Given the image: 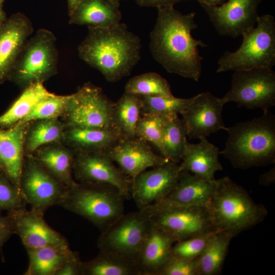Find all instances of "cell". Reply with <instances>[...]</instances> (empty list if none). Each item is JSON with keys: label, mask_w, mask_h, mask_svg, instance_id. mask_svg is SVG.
Wrapping results in <instances>:
<instances>
[{"label": "cell", "mask_w": 275, "mask_h": 275, "mask_svg": "<svg viewBox=\"0 0 275 275\" xmlns=\"http://www.w3.org/2000/svg\"><path fill=\"white\" fill-rule=\"evenodd\" d=\"M156 23L150 35V49L154 60L168 72L198 81L203 57L198 47L207 46L194 38L198 28L196 13L183 14L173 5L157 8Z\"/></svg>", "instance_id": "6da1fadb"}, {"label": "cell", "mask_w": 275, "mask_h": 275, "mask_svg": "<svg viewBox=\"0 0 275 275\" xmlns=\"http://www.w3.org/2000/svg\"><path fill=\"white\" fill-rule=\"evenodd\" d=\"M88 28L87 36L78 47L79 58L109 82L130 74L141 58L140 38L121 22L111 28Z\"/></svg>", "instance_id": "7a4b0ae2"}, {"label": "cell", "mask_w": 275, "mask_h": 275, "mask_svg": "<svg viewBox=\"0 0 275 275\" xmlns=\"http://www.w3.org/2000/svg\"><path fill=\"white\" fill-rule=\"evenodd\" d=\"M226 131L228 138L220 154L234 168L248 169L274 163L275 116L269 110Z\"/></svg>", "instance_id": "3957f363"}, {"label": "cell", "mask_w": 275, "mask_h": 275, "mask_svg": "<svg viewBox=\"0 0 275 275\" xmlns=\"http://www.w3.org/2000/svg\"><path fill=\"white\" fill-rule=\"evenodd\" d=\"M207 208L215 229L233 237L261 223L268 213L264 205L255 203L229 177L216 179Z\"/></svg>", "instance_id": "277c9868"}, {"label": "cell", "mask_w": 275, "mask_h": 275, "mask_svg": "<svg viewBox=\"0 0 275 275\" xmlns=\"http://www.w3.org/2000/svg\"><path fill=\"white\" fill-rule=\"evenodd\" d=\"M124 199L110 184L77 183L67 188L59 205L85 218L102 232L124 214Z\"/></svg>", "instance_id": "5b68a950"}, {"label": "cell", "mask_w": 275, "mask_h": 275, "mask_svg": "<svg viewBox=\"0 0 275 275\" xmlns=\"http://www.w3.org/2000/svg\"><path fill=\"white\" fill-rule=\"evenodd\" d=\"M257 25L242 35L240 47L226 51L217 62V73L275 65V19L271 14L259 16Z\"/></svg>", "instance_id": "8992f818"}, {"label": "cell", "mask_w": 275, "mask_h": 275, "mask_svg": "<svg viewBox=\"0 0 275 275\" xmlns=\"http://www.w3.org/2000/svg\"><path fill=\"white\" fill-rule=\"evenodd\" d=\"M58 63L56 38L51 31L40 29L25 44L9 80L24 88L43 84L56 74Z\"/></svg>", "instance_id": "52a82bcc"}, {"label": "cell", "mask_w": 275, "mask_h": 275, "mask_svg": "<svg viewBox=\"0 0 275 275\" xmlns=\"http://www.w3.org/2000/svg\"><path fill=\"white\" fill-rule=\"evenodd\" d=\"M221 99L224 105L232 102L266 112L275 105V72L269 67L234 71L230 90Z\"/></svg>", "instance_id": "ba28073f"}, {"label": "cell", "mask_w": 275, "mask_h": 275, "mask_svg": "<svg viewBox=\"0 0 275 275\" xmlns=\"http://www.w3.org/2000/svg\"><path fill=\"white\" fill-rule=\"evenodd\" d=\"M153 224L144 210L124 214L101 232L97 241L99 250L114 253L135 261Z\"/></svg>", "instance_id": "9c48e42d"}, {"label": "cell", "mask_w": 275, "mask_h": 275, "mask_svg": "<svg viewBox=\"0 0 275 275\" xmlns=\"http://www.w3.org/2000/svg\"><path fill=\"white\" fill-rule=\"evenodd\" d=\"M114 102L105 95L101 88L85 84L70 95L64 114L65 126L114 128Z\"/></svg>", "instance_id": "30bf717a"}, {"label": "cell", "mask_w": 275, "mask_h": 275, "mask_svg": "<svg viewBox=\"0 0 275 275\" xmlns=\"http://www.w3.org/2000/svg\"><path fill=\"white\" fill-rule=\"evenodd\" d=\"M20 188L31 208L44 213L50 207L59 205L67 187L28 154L24 159Z\"/></svg>", "instance_id": "8fae6325"}, {"label": "cell", "mask_w": 275, "mask_h": 275, "mask_svg": "<svg viewBox=\"0 0 275 275\" xmlns=\"http://www.w3.org/2000/svg\"><path fill=\"white\" fill-rule=\"evenodd\" d=\"M73 175L79 183L107 184L131 197L132 180L117 167L106 151H74Z\"/></svg>", "instance_id": "7c38bea8"}, {"label": "cell", "mask_w": 275, "mask_h": 275, "mask_svg": "<svg viewBox=\"0 0 275 275\" xmlns=\"http://www.w3.org/2000/svg\"><path fill=\"white\" fill-rule=\"evenodd\" d=\"M148 215L154 223L170 233L176 242L217 231L213 225L207 207L172 206Z\"/></svg>", "instance_id": "4fadbf2b"}, {"label": "cell", "mask_w": 275, "mask_h": 275, "mask_svg": "<svg viewBox=\"0 0 275 275\" xmlns=\"http://www.w3.org/2000/svg\"><path fill=\"white\" fill-rule=\"evenodd\" d=\"M262 0H227L219 6L200 4L221 36L236 38L255 26Z\"/></svg>", "instance_id": "5bb4252c"}, {"label": "cell", "mask_w": 275, "mask_h": 275, "mask_svg": "<svg viewBox=\"0 0 275 275\" xmlns=\"http://www.w3.org/2000/svg\"><path fill=\"white\" fill-rule=\"evenodd\" d=\"M44 214L23 207L8 211L7 215L12 221L15 234L19 236L25 249L45 246L70 249L67 239L47 224Z\"/></svg>", "instance_id": "9a60e30c"}, {"label": "cell", "mask_w": 275, "mask_h": 275, "mask_svg": "<svg viewBox=\"0 0 275 275\" xmlns=\"http://www.w3.org/2000/svg\"><path fill=\"white\" fill-rule=\"evenodd\" d=\"M178 163H167L140 174L132 182L131 197L139 210H144L166 197L180 176Z\"/></svg>", "instance_id": "2e32d148"}, {"label": "cell", "mask_w": 275, "mask_h": 275, "mask_svg": "<svg viewBox=\"0 0 275 275\" xmlns=\"http://www.w3.org/2000/svg\"><path fill=\"white\" fill-rule=\"evenodd\" d=\"M224 104L221 99L209 91L194 96L186 110L181 115L189 139L206 138L220 130H226L223 120Z\"/></svg>", "instance_id": "e0dca14e"}, {"label": "cell", "mask_w": 275, "mask_h": 275, "mask_svg": "<svg viewBox=\"0 0 275 275\" xmlns=\"http://www.w3.org/2000/svg\"><path fill=\"white\" fill-rule=\"evenodd\" d=\"M106 152L122 171L130 178L132 182L147 169L169 161L162 156L155 154L147 142L137 137L122 138Z\"/></svg>", "instance_id": "ac0fdd59"}, {"label": "cell", "mask_w": 275, "mask_h": 275, "mask_svg": "<svg viewBox=\"0 0 275 275\" xmlns=\"http://www.w3.org/2000/svg\"><path fill=\"white\" fill-rule=\"evenodd\" d=\"M33 32L31 21L21 13L7 18L0 25V84L9 80L22 49Z\"/></svg>", "instance_id": "d6986e66"}, {"label": "cell", "mask_w": 275, "mask_h": 275, "mask_svg": "<svg viewBox=\"0 0 275 275\" xmlns=\"http://www.w3.org/2000/svg\"><path fill=\"white\" fill-rule=\"evenodd\" d=\"M215 186L216 179L207 180L188 172H181L173 189L163 199L142 210L149 214L172 206L207 207Z\"/></svg>", "instance_id": "ffe728a7"}, {"label": "cell", "mask_w": 275, "mask_h": 275, "mask_svg": "<svg viewBox=\"0 0 275 275\" xmlns=\"http://www.w3.org/2000/svg\"><path fill=\"white\" fill-rule=\"evenodd\" d=\"M175 242L170 233L153 222L135 259L141 275H158L173 255Z\"/></svg>", "instance_id": "44dd1931"}, {"label": "cell", "mask_w": 275, "mask_h": 275, "mask_svg": "<svg viewBox=\"0 0 275 275\" xmlns=\"http://www.w3.org/2000/svg\"><path fill=\"white\" fill-rule=\"evenodd\" d=\"M28 124L16 123L8 127H0V160L6 174L20 190Z\"/></svg>", "instance_id": "7402d4cb"}, {"label": "cell", "mask_w": 275, "mask_h": 275, "mask_svg": "<svg viewBox=\"0 0 275 275\" xmlns=\"http://www.w3.org/2000/svg\"><path fill=\"white\" fill-rule=\"evenodd\" d=\"M197 144L186 143L183 157L179 164L180 172H188L207 180H214L215 174L223 170L219 161L220 151L206 138L199 139Z\"/></svg>", "instance_id": "603a6c76"}, {"label": "cell", "mask_w": 275, "mask_h": 275, "mask_svg": "<svg viewBox=\"0 0 275 275\" xmlns=\"http://www.w3.org/2000/svg\"><path fill=\"white\" fill-rule=\"evenodd\" d=\"M119 2L113 0H84L69 16L71 24L107 28L121 23Z\"/></svg>", "instance_id": "cb8c5ba5"}, {"label": "cell", "mask_w": 275, "mask_h": 275, "mask_svg": "<svg viewBox=\"0 0 275 275\" xmlns=\"http://www.w3.org/2000/svg\"><path fill=\"white\" fill-rule=\"evenodd\" d=\"M122 138L114 128L66 127L64 142L74 151H106Z\"/></svg>", "instance_id": "d4e9b609"}, {"label": "cell", "mask_w": 275, "mask_h": 275, "mask_svg": "<svg viewBox=\"0 0 275 275\" xmlns=\"http://www.w3.org/2000/svg\"><path fill=\"white\" fill-rule=\"evenodd\" d=\"M43 146L32 154L53 177L68 188L75 185L73 178L75 152L54 143Z\"/></svg>", "instance_id": "484cf974"}, {"label": "cell", "mask_w": 275, "mask_h": 275, "mask_svg": "<svg viewBox=\"0 0 275 275\" xmlns=\"http://www.w3.org/2000/svg\"><path fill=\"white\" fill-rule=\"evenodd\" d=\"M82 275H141L136 262L122 255L100 250L93 259L82 262Z\"/></svg>", "instance_id": "4316f807"}, {"label": "cell", "mask_w": 275, "mask_h": 275, "mask_svg": "<svg viewBox=\"0 0 275 275\" xmlns=\"http://www.w3.org/2000/svg\"><path fill=\"white\" fill-rule=\"evenodd\" d=\"M142 108L141 96L132 93L125 92L114 102L113 127L122 138L136 137V127Z\"/></svg>", "instance_id": "83f0119b"}, {"label": "cell", "mask_w": 275, "mask_h": 275, "mask_svg": "<svg viewBox=\"0 0 275 275\" xmlns=\"http://www.w3.org/2000/svg\"><path fill=\"white\" fill-rule=\"evenodd\" d=\"M233 237L223 231H216L213 235L196 258L199 275H216L221 272Z\"/></svg>", "instance_id": "f1b7e54d"}, {"label": "cell", "mask_w": 275, "mask_h": 275, "mask_svg": "<svg viewBox=\"0 0 275 275\" xmlns=\"http://www.w3.org/2000/svg\"><path fill=\"white\" fill-rule=\"evenodd\" d=\"M29 265L24 275H56L72 251L54 246L26 249Z\"/></svg>", "instance_id": "f546056e"}, {"label": "cell", "mask_w": 275, "mask_h": 275, "mask_svg": "<svg viewBox=\"0 0 275 275\" xmlns=\"http://www.w3.org/2000/svg\"><path fill=\"white\" fill-rule=\"evenodd\" d=\"M42 83L32 84L23 92L10 107L0 116V127L11 126L28 115L36 104L51 95Z\"/></svg>", "instance_id": "4dcf8cb0"}, {"label": "cell", "mask_w": 275, "mask_h": 275, "mask_svg": "<svg viewBox=\"0 0 275 275\" xmlns=\"http://www.w3.org/2000/svg\"><path fill=\"white\" fill-rule=\"evenodd\" d=\"M35 121L26 136L24 146L28 154L43 146L64 141L66 126L58 118Z\"/></svg>", "instance_id": "1f68e13d"}, {"label": "cell", "mask_w": 275, "mask_h": 275, "mask_svg": "<svg viewBox=\"0 0 275 275\" xmlns=\"http://www.w3.org/2000/svg\"><path fill=\"white\" fill-rule=\"evenodd\" d=\"M187 138L186 129L182 119L178 116L169 117L163 136V156L172 161L180 162L184 155Z\"/></svg>", "instance_id": "d6a6232c"}, {"label": "cell", "mask_w": 275, "mask_h": 275, "mask_svg": "<svg viewBox=\"0 0 275 275\" xmlns=\"http://www.w3.org/2000/svg\"><path fill=\"white\" fill-rule=\"evenodd\" d=\"M125 92L140 96H173L167 80L158 73L153 72L131 78L125 85Z\"/></svg>", "instance_id": "836d02e7"}, {"label": "cell", "mask_w": 275, "mask_h": 275, "mask_svg": "<svg viewBox=\"0 0 275 275\" xmlns=\"http://www.w3.org/2000/svg\"><path fill=\"white\" fill-rule=\"evenodd\" d=\"M168 118L153 113H142L136 127V137L154 145L162 156L163 136Z\"/></svg>", "instance_id": "e575fe53"}, {"label": "cell", "mask_w": 275, "mask_h": 275, "mask_svg": "<svg viewBox=\"0 0 275 275\" xmlns=\"http://www.w3.org/2000/svg\"><path fill=\"white\" fill-rule=\"evenodd\" d=\"M141 98L142 113H153L167 117H172L183 113L193 101L194 96L180 98L174 96H141Z\"/></svg>", "instance_id": "d590c367"}, {"label": "cell", "mask_w": 275, "mask_h": 275, "mask_svg": "<svg viewBox=\"0 0 275 275\" xmlns=\"http://www.w3.org/2000/svg\"><path fill=\"white\" fill-rule=\"evenodd\" d=\"M70 95L52 94L38 102L31 112L17 123L24 124L33 121L58 118L67 108Z\"/></svg>", "instance_id": "8d00e7d4"}, {"label": "cell", "mask_w": 275, "mask_h": 275, "mask_svg": "<svg viewBox=\"0 0 275 275\" xmlns=\"http://www.w3.org/2000/svg\"><path fill=\"white\" fill-rule=\"evenodd\" d=\"M218 231L200 234L176 242L172 247V255L187 259H195L204 250L213 235Z\"/></svg>", "instance_id": "74e56055"}, {"label": "cell", "mask_w": 275, "mask_h": 275, "mask_svg": "<svg viewBox=\"0 0 275 275\" xmlns=\"http://www.w3.org/2000/svg\"><path fill=\"white\" fill-rule=\"evenodd\" d=\"M21 191L4 171L0 172V211L25 207Z\"/></svg>", "instance_id": "f35d334b"}, {"label": "cell", "mask_w": 275, "mask_h": 275, "mask_svg": "<svg viewBox=\"0 0 275 275\" xmlns=\"http://www.w3.org/2000/svg\"><path fill=\"white\" fill-rule=\"evenodd\" d=\"M158 275H199L197 260L172 255Z\"/></svg>", "instance_id": "ab89813d"}, {"label": "cell", "mask_w": 275, "mask_h": 275, "mask_svg": "<svg viewBox=\"0 0 275 275\" xmlns=\"http://www.w3.org/2000/svg\"><path fill=\"white\" fill-rule=\"evenodd\" d=\"M82 267L79 253L72 251L56 275H82Z\"/></svg>", "instance_id": "60d3db41"}, {"label": "cell", "mask_w": 275, "mask_h": 275, "mask_svg": "<svg viewBox=\"0 0 275 275\" xmlns=\"http://www.w3.org/2000/svg\"><path fill=\"white\" fill-rule=\"evenodd\" d=\"M14 234L13 225L9 216L0 214V251L2 254L4 244Z\"/></svg>", "instance_id": "b9f144b4"}, {"label": "cell", "mask_w": 275, "mask_h": 275, "mask_svg": "<svg viewBox=\"0 0 275 275\" xmlns=\"http://www.w3.org/2000/svg\"><path fill=\"white\" fill-rule=\"evenodd\" d=\"M191 0H135L136 3L141 7H156L174 5L176 3ZM197 1V0H194Z\"/></svg>", "instance_id": "7bdbcfd3"}, {"label": "cell", "mask_w": 275, "mask_h": 275, "mask_svg": "<svg viewBox=\"0 0 275 275\" xmlns=\"http://www.w3.org/2000/svg\"><path fill=\"white\" fill-rule=\"evenodd\" d=\"M274 168L262 175L260 178V182L264 185H269L274 182Z\"/></svg>", "instance_id": "ee69618b"}, {"label": "cell", "mask_w": 275, "mask_h": 275, "mask_svg": "<svg viewBox=\"0 0 275 275\" xmlns=\"http://www.w3.org/2000/svg\"><path fill=\"white\" fill-rule=\"evenodd\" d=\"M69 16L74 11L78 5L84 0H67Z\"/></svg>", "instance_id": "f6af8a7d"}, {"label": "cell", "mask_w": 275, "mask_h": 275, "mask_svg": "<svg viewBox=\"0 0 275 275\" xmlns=\"http://www.w3.org/2000/svg\"><path fill=\"white\" fill-rule=\"evenodd\" d=\"M227 0H197L199 4H204L211 6H219Z\"/></svg>", "instance_id": "bcb514c9"}, {"label": "cell", "mask_w": 275, "mask_h": 275, "mask_svg": "<svg viewBox=\"0 0 275 275\" xmlns=\"http://www.w3.org/2000/svg\"><path fill=\"white\" fill-rule=\"evenodd\" d=\"M6 19V14L3 9L2 3H0V25L2 24Z\"/></svg>", "instance_id": "7dc6e473"}, {"label": "cell", "mask_w": 275, "mask_h": 275, "mask_svg": "<svg viewBox=\"0 0 275 275\" xmlns=\"http://www.w3.org/2000/svg\"><path fill=\"white\" fill-rule=\"evenodd\" d=\"M1 171H4V169L3 165L1 161L0 160V172Z\"/></svg>", "instance_id": "c3c4849f"}, {"label": "cell", "mask_w": 275, "mask_h": 275, "mask_svg": "<svg viewBox=\"0 0 275 275\" xmlns=\"http://www.w3.org/2000/svg\"><path fill=\"white\" fill-rule=\"evenodd\" d=\"M113 1H116V2H119L120 1H122V0H113Z\"/></svg>", "instance_id": "681fc988"}, {"label": "cell", "mask_w": 275, "mask_h": 275, "mask_svg": "<svg viewBox=\"0 0 275 275\" xmlns=\"http://www.w3.org/2000/svg\"><path fill=\"white\" fill-rule=\"evenodd\" d=\"M4 1V0H0V3H3V2Z\"/></svg>", "instance_id": "f907efd6"}]
</instances>
